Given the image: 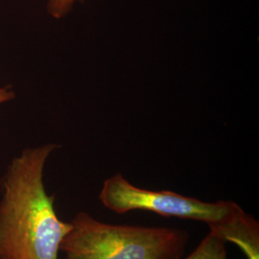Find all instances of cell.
<instances>
[{"mask_svg": "<svg viewBox=\"0 0 259 259\" xmlns=\"http://www.w3.org/2000/svg\"><path fill=\"white\" fill-rule=\"evenodd\" d=\"M16 97V94L13 90L8 88H0V105L4 103L9 102Z\"/></svg>", "mask_w": 259, "mask_h": 259, "instance_id": "8992f818", "label": "cell"}, {"mask_svg": "<svg viewBox=\"0 0 259 259\" xmlns=\"http://www.w3.org/2000/svg\"><path fill=\"white\" fill-rule=\"evenodd\" d=\"M227 244L220 236L209 232L192 252L180 259H229Z\"/></svg>", "mask_w": 259, "mask_h": 259, "instance_id": "277c9868", "label": "cell"}, {"mask_svg": "<svg viewBox=\"0 0 259 259\" xmlns=\"http://www.w3.org/2000/svg\"><path fill=\"white\" fill-rule=\"evenodd\" d=\"M62 241L66 259H180L189 232L180 228L113 225L79 212Z\"/></svg>", "mask_w": 259, "mask_h": 259, "instance_id": "3957f363", "label": "cell"}, {"mask_svg": "<svg viewBox=\"0 0 259 259\" xmlns=\"http://www.w3.org/2000/svg\"><path fill=\"white\" fill-rule=\"evenodd\" d=\"M77 2H83V0H47V13L53 19H63L72 11Z\"/></svg>", "mask_w": 259, "mask_h": 259, "instance_id": "5b68a950", "label": "cell"}, {"mask_svg": "<svg viewBox=\"0 0 259 259\" xmlns=\"http://www.w3.org/2000/svg\"><path fill=\"white\" fill-rule=\"evenodd\" d=\"M99 201L116 214L143 210L205 224L209 232L237 246L247 259H259V224L232 201L204 202L169 190H150L130 183L120 173L108 178Z\"/></svg>", "mask_w": 259, "mask_h": 259, "instance_id": "7a4b0ae2", "label": "cell"}, {"mask_svg": "<svg viewBox=\"0 0 259 259\" xmlns=\"http://www.w3.org/2000/svg\"><path fill=\"white\" fill-rule=\"evenodd\" d=\"M58 146L48 143L25 149L2 179L0 259H58L71 223L55 210V196L47 194L44 170Z\"/></svg>", "mask_w": 259, "mask_h": 259, "instance_id": "6da1fadb", "label": "cell"}]
</instances>
